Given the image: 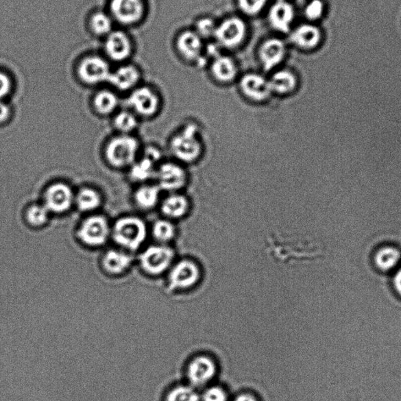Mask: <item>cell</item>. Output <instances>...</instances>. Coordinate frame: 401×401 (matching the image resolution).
Returning a JSON list of instances; mask_svg holds the SVG:
<instances>
[{
	"instance_id": "836d02e7",
	"label": "cell",
	"mask_w": 401,
	"mask_h": 401,
	"mask_svg": "<svg viewBox=\"0 0 401 401\" xmlns=\"http://www.w3.org/2000/svg\"><path fill=\"white\" fill-rule=\"evenodd\" d=\"M217 23L210 16H203L197 19L194 30L199 34L203 40H214V36L217 30Z\"/></svg>"
},
{
	"instance_id": "60d3db41",
	"label": "cell",
	"mask_w": 401,
	"mask_h": 401,
	"mask_svg": "<svg viewBox=\"0 0 401 401\" xmlns=\"http://www.w3.org/2000/svg\"><path fill=\"white\" fill-rule=\"evenodd\" d=\"M394 288L397 290L398 293L401 296V269L396 274L393 280Z\"/></svg>"
},
{
	"instance_id": "d590c367",
	"label": "cell",
	"mask_w": 401,
	"mask_h": 401,
	"mask_svg": "<svg viewBox=\"0 0 401 401\" xmlns=\"http://www.w3.org/2000/svg\"><path fill=\"white\" fill-rule=\"evenodd\" d=\"M166 401H199V397L189 387H178L168 393Z\"/></svg>"
},
{
	"instance_id": "484cf974",
	"label": "cell",
	"mask_w": 401,
	"mask_h": 401,
	"mask_svg": "<svg viewBox=\"0 0 401 401\" xmlns=\"http://www.w3.org/2000/svg\"><path fill=\"white\" fill-rule=\"evenodd\" d=\"M161 189L158 186L144 184L139 186L134 193L136 205L144 210H150L155 208L160 199Z\"/></svg>"
},
{
	"instance_id": "ac0fdd59",
	"label": "cell",
	"mask_w": 401,
	"mask_h": 401,
	"mask_svg": "<svg viewBox=\"0 0 401 401\" xmlns=\"http://www.w3.org/2000/svg\"><path fill=\"white\" fill-rule=\"evenodd\" d=\"M104 49L108 57L114 62H124L132 53L130 38L124 32L112 31L106 36Z\"/></svg>"
},
{
	"instance_id": "30bf717a",
	"label": "cell",
	"mask_w": 401,
	"mask_h": 401,
	"mask_svg": "<svg viewBox=\"0 0 401 401\" xmlns=\"http://www.w3.org/2000/svg\"><path fill=\"white\" fill-rule=\"evenodd\" d=\"M239 89L244 97L255 103L266 102L273 95L268 77L257 73H248L241 76Z\"/></svg>"
},
{
	"instance_id": "7bdbcfd3",
	"label": "cell",
	"mask_w": 401,
	"mask_h": 401,
	"mask_svg": "<svg viewBox=\"0 0 401 401\" xmlns=\"http://www.w3.org/2000/svg\"><path fill=\"white\" fill-rule=\"evenodd\" d=\"M276 1H285V0H276Z\"/></svg>"
},
{
	"instance_id": "ab89813d",
	"label": "cell",
	"mask_w": 401,
	"mask_h": 401,
	"mask_svg": "<svg viewBox=\"0 0 401 401\" xmlns=\"http://www.w3.org/2000/svg\"><path fill=\"white\" fill-rule=\"evenodd\" d=\"M10 117V108L7 104L0 101V123H5Z\"/></svg>"
},
{
	"instance_id": "52a82bcc",
	"label": "cell",
	"mask_w": 401,
	"mask_h": 401,
	"mask_svg": "<svg viewBox=\"0 0 401 401\" xmlns=\"http://www.w3.org/2000/svg\"><path fill=\"white\" fill-rule=\"evenodd\" d=\"M287 53V44L281 38L271 37L260 44L258 49V59L263 70L272 73L280 68Z\"/></svg>"
},
{
	"instance_id": "f1b7e54d",
	"label": "cell",
	"mask_w": 401,
	"mask_h": 401,
	"mask_svg": "<svg viewBox=\"0 0 401 401\" xmlns=\"http://www.w3.org/2000/svg\"><path fill=\"white\" fill-rule=\"evenodd\" d=\"M401 259L400 252L393 246H384L376 252L375 263L383 271H388L397 267Z\"/></svg>"
},
{
	"instance_id": "f35d334b",
	"label": "cell",
	"mask_w": 401,
	"mask_h": 401,
	"mask_svg": "<svg viewBox=\"0 0 401 401\" xmlns=\"http://www.w3.org/2000/svg\"><path fill=\"white\" fill-rule=\"evenodd\" d=\"M12 89V82L10 77L0 71V101L7 97Z\"/></svg>"
},
{
	"instance_id": "1f68e13d",
	"label": "cell",
	"mask_w": 401,
	"mask_h": 401,
	"mask_svg": "<svg viewBox=\"0 0 401 401\" xmlns=\"http://www.w3.org/2000/svg\"><path fill=\"white\" fill-rule=\"evenodd\" d=\"M51 215L47 208L43 204H33L27 208L25 219L32 227L40 228L44 226Z\"/></svg>"
},
{
	"instance_id": "8992f818",
	"label": "cell",
	"mask_w": 401,
	"mask_h": 401,
	"mask_svg": "<svg viewBox=\"0 0 401 401\" xmlns=\"http://www.w3.org/2000/svg\"><path fill=\"white\" fill-rule=\"evenodd\" d=\"M75 203V194L71 186L64 182L49 185L44 191L43 203L48 211L53 214L69 212Z\"/></svg>"
},
{
	"instance_id": "2e32d148",
	"label": "cell",
	"mask_w": 401,
	"mask_h": 401,
	"mask_svg": "<svg viewBox=\"0 0 401 401\" xmlns=\"http://www.w3.org/2000/svg\"><path fill=\"white\" fill-rule=\"evenodd\" d=\"M161 158V153L157 148L148 147L143 153L140 159H136L135 162L130 167V177L135 182H146L155 177L157 167L156 165Z\"/></svg>"
},
{
	"instance_id": "d6986e66",
	"label": "cell",
	"mask_w": 401,
	"mask_h": 401,
	"mask_svg": "<svg viewBox=\"0 0 401 401\" xmlns=\"http://www.w3.org/2000/svg\"><path fill=\"white\" fill-rule=\"evenodd\" d=\"M199 268L193 262L183 260L174 267L169 274V282L173 289H189L199 280Z\"/></svg>"
},
{
	"instance_id": "e575fe53",
	"label": "cell",
	"mask_w": 401,
	"mask_h": 401,
	"mask_svg": "<svg viewBox=\"0 0 401 401\" xmlns=\"http://www.w3.org/2000/svg\"><path fill=\"white\" fill-rule=\"evenodd\" d=\"M269 0H237L239 10L245 16L260 14L267 7Z\"/></svg>"
},
{
	"instance_id": "83f0119b",
	"label": "cell",
	"mask_w": 401,
	"mask_h": 401,
	"mask_svg": "<svg viewBox=\"0 0 401 401\" xmlns=\"http://www.w3.org/2000/svg\"><path fill=\"white\" fill-rule=\"evenodd\" d=\"M93 104L97 114L106 117V115L112 114L117 110L119 106V98L112 91L101 90L93 97Z\"/></svg>"
},
{
	"instance_id": "e0dca14e",
	"label": "cell",
	"mask_w": 401,
	"mask_h": 401,
	"mask_svg": "<svg viewBox=\"0 0 401 401\" xmlns=\"http://www.w3.org/2000/svg\"><path fill=\"white\" fill-rule=\"evenodd\" d=\"M210 73L218 84H230L238 78L239 65L236 60L228 55L218 54L210 64Z\"/></svg>"
},
{
	"instance_id": "8d00e7d4",
	"label": "cell",
	"mask_w": 401,
	"mask_h": 401,
	"mask_svg": "<svg viewBox=\"0 0 401 401\" xmlns=\"http://www.w3.org/2000/svg\"><path fill=\"white\" fill-rule=\"evenodd\" d=\"M325 12V3L322 0H310L304 8V15L311 21L320 19Z\"/></svg>"
},
{
	"instance_id": "4316f807",
	"label": "cell",
	"mask_w": 401,
	"mask_h": 401,
	"mask_svg": "<svg viewBox=\"0 0 401 401\" xmlns=\"http://www.w3.org/2000/svg\"><path fill=\"white\" fill-rule=\"evenodd\" d=\"M132 258L124 252L110 250L103 258V266L111 274L123 273L131 265Z\"/></svg>"
},
{
	"instance_id": "ffe728a7",
	"label": "cell",
	"mask_w": 401,
	"mask_h": 401,
	"mask_svg": "<svg viewBox=\"0 0 401 401\" xmlns=\"http://www.w3.org/2000/svg\"><path fill=\"white\" fill-rule=\"evenodd\" d=\"M293 45L303 51H311L317 47L321 38L319 27L312 23H304L294 27L289 32Z\"/></svg>"
},
{
	"instance_id": "4fadbf2b",
	"label": "cell",
	"mask_w": 401,
	"mask_h": 401,
	"mask_svg": "<svg viewBox=\"0 0 401 401\" xmlns=\"http://www.w3.org/2000/svg\"><path fill=\"white\" fill-rule=\"evenodd\" d=\"M204 42L194 29H186L179 33L175 40V48L183 59L199 64L204 55Z\"/></svg>"
},
{
	"instance_id": "6da1fadb",
	"label": "cell",
	"mask_w": 401,
	"mask_h": 401,
	"mask_svg": "<svg viewBox=\"0 0 401 401\" xmlns=\"http://www.w3.org/2000/svg\"><path fill=\"white\" fill-rule=\"evenodd\" d=\"M170 151L181 162L189 164L199 160L203 153V145L197 126L188 124L175 134L170 141Z\"/></svg>"
},
{
	"instance_id": "d6a6232c",
	"label": "cell",
	"mask_w": 401,
	"mask_h": 401,
	"mask_svg": "<svg viewBox=\"0 0 401 401\" xmlns=\"http://www.w3.org/2000/svg\"><path fill=\"white\" fill-rule=\"evenodd\" d=\"M113 125L121 134H130L136 129L138 120L134 112L122 111L115 115Z\"/></svg>"
},
{
	"instance_id": "f546056e",
	"label": "cell",
	"mask_w": 401,
	"mask_h": 401,
	"mask_svg": "<svg viewBox=\"0 0 401 401\" xmlns=\"http://www.w3.org/2000/svg\"><path fill=\"white\" fill-rule=\"evenodd\" d=\"M90 26L93 34L97 36H108L113 31V20L112 16L106 13L96 12L90 18Z\"/></svg>"
},
{
	"instance_id": "5bb4252c",
	"label": "cell",
	"mask_w": 401,
	"mask_h": 401,
	"mask_svg": "<svg viewBox=\"0 0 401 401\" xmlns=\"http://www.w3.org/2000/svg\"><path fill=\"white\" fill-rule=\"evenodd\" d=\"M174 257L173 251L165 245L149 247L141 256L143 268L149 274H159L171 265Z\"/></svg>"
},
{
	"instance_id": "cb8c5ba5",
	"label": "cell",
	"mask_w": 401,
	"mask_h": 401,
	"mask_svg": "<svg viewBox=\"0 0 401 401\" xmlns=\"http://www.w3.org/2000/svg\"><path fill=\"white\" fill-rule=\"evenodd\" d=\"M140 79L138 69L134 65H123L112 71L108 82L119 90L127 91L134 90Z\"/></svg>"
},
{
	"instance_id": "d4e9b609",
	"label": "cell",
	"mask_w": 401,
	"mask_h": 401,
	"mask_svg": "<svg viewBox=\"0 0 401 401\" xmlns=\"http://www.w3.org/2000/svg\"><path fill=\"white\" fill-rule=\"evenodd\" d=\"M102 204L100 192L90 186H84L75 194V203L77 208L84 213L95 212Z\"/></svg>"
},
{
	"instance_id": "44dd1931",
	"label": "cell",
	"mask_w": 401,
	"mask_h": 401,
	"mask_svg": "<svg viewBox=\"0 0 401 401\" xmlns=\"http://www.w3.org/2000/svg\"><path fill=\"white\" fill-rule=\"evenodd\" d=\"M273 95L288 96L292 95L299 86L297 75L293 70L279 68L268 77Z\"/></svg>"
},
{
	"instance_id": "3957f363",
	"label": "cell",
	"mask_w": 401,
	"mask_h": 401,
	"mask_svg": "<svg viewBox=\"0 0 401 401\" xmlns=\"http://www.w3.org/2000/svg\"><path fill=\"white\" fill-rule=\"evenodd\" d=\"M112 235L115 243L124 248L136 250L145 243L147 235V225L144 219L138 217H123L113 225Z\"/></svg>"
},
{
	"instance_id": "5b68a950",
	"label": "cell",
	"mask_w": 401,
	"mask_h": 401,
	"mask_svg": "<svg viewBox=\"0 0 401 401\" xmlns=\"http://www.w3.org/2000/svg\"><path fill=\"white\" fill-rule=\"evenodd\" d=\"M111 234L108 219L100 214L86 217L77 230V236L82 243L91 247L106 244Z\"/></svg>"
},
{
	"instance_id": "9a60e30c",
	"label": "cell",
	"mask_w": 401,
	"mask_h": 401,
	"mask_svg": "<svg viewBox=\"0 0 401 401\" xmlns=\"http://www.w3.org/2000/svg\"><path fill=\"white\" fill-rule=\"evenodd\" d=\"M295 10L293 5L285 1H276L268 9L267 21L274 30L287 34L293 29Z\"/></svg>"
},
{
	"instance_id": "603a6c76",
	"label": "cell",
	"mask_w": 401,
	"mask_h": 401,
	"mask_svg": "<svg viewBox=\"0 0 401 401\" xmlns=\"http://www.w3.org/2000/svg\"><path fill=\"white\" fill-rule=\"evenodd\" d=\"M215 363L206 356H199L192 361L188 369L190 382L195 386H202L216 375Z\"/></svg>"
},
{
	"instance_id": "7c38bea8",
	"label": "cell",
	"mask_w": 401,
	"mask_h": 401,
	"mask_svg": "<svg viewBox=\"0 0 401 401\" xmlns=\"http://www.w3.org/2000/svg\"><path fill=\"white\" fill-rule=\"evenodd\" d=\"M110 10L112 18L124 25L138 23L145 13L144 0H112Z\"/></svg>"
},
{
	"instance_id": "4dcf8cb0",
	"label": "cell",
	"mask_w": 401,
	"mask_h": 401,
	"mask_svg": "<svg viewBox=\"0 0 401 401\" xmlns=\"http://www.w3.org/2000/svg\"><path fill=\"white\" fill-rule=\"evenodd\" d=\"M152 234L159 243H167L172 241L175 235V227L168 219H158L153 224Z\"/></svg>"
},
{
	"instance_id": "74e56055",
	"label": "cell",
	"mask_w": 401,
	"mask_h": 401,
	"mask_svg": "<svg viewBox=\"0 0 401 401\" xmlns=\"http://www.w3.org/2000/svg\"><path fill=\"white\" fill-rule=\"evenodd\" d=\"M203 401H228L227 393L223 389L212 387L207 389L202 397Z\"/></svg>"
},
{
	"instance_id": "ba28073f",
	"label": "cell",
	"mask_w": 401,
	"mask_h": 401,
	"mask_svg": "<svg viewBox=\"0 0 401 401\" xmlns=\"http://www.w3.org/2000/svg\"><path fill=\"white\" fill-rule=\"evenodd\" d=\"M155 178L158 188L169 193L185 188L189 180L188 173L184 167L173 162H164L158 167Z\"/></svg>"
},
{
	"instance_id": "7402d4cb",
	"label": "cell",
	"mask_w": 401,
	"mask_h": 401,
	"mask_svg": "<svg viewBox=\"0 0 401 401\" xmlns=\"http://www.w3.org/2000/svg\"><path fill=\"white\" fill-rule=\"evenodd\" d=\"M191 208L189 197L179 192L170 193L161 203V212L169 221L180 219L188 215Z\"/></svg>"
},
{
	"instance_id": "277c9868",
	"label": "cell",
	"mask_w": 401,
	"mask_h": 401,
	"mask_svg": "<svg viewBox=\"0 0 401 401\" xmlns=\"http://www.w3.org/2000/svg\"><path fill=\"white\" fill-rule=\"evenodd\" d=\"M249 34L246 21L239 16H230L218 22L214 40L223 49L240 47Z\"/></svg>"
},
{
	"instance_id": "b9f144b4",
	"label": "cell",
	"mask_w": 401,
	"mask_h": 401,
	"mask_svg": "<svg viewBox=\"0 0 401 401\" xmlns=\"http://www.w3.org/2000/svg\"><path fill=\"white\" fill-rule=\"evenodd\" d=\"M235 401H257L254 397L251 396L249 394H241Z\"/></svg>"
},
{
	"instance_id": "8fae6325",
	"label": "cell",
	"mask_w": 401,
	"mask_h": 401,
	"mask_svg": "<svg viewBox=\"0 0 401 401\" xmlns=\"http://www.w3.org/2000/svg\"><path fill=\"white\" fill-rule=\"evenodd\" d=\"M77 73L84 84L97 85L108 82L112 71L106 60L98 56H90L81 60Z\"/></svg>"
},
{
	"instance_id": "9c48e42d",
	"label": "cell",
	"mask_w": 401,
	"mask_h": 401,
	"mask_svg": "<svg viewBox=\"0 0 401 401\" xmlns=\"http://www.w3.org/2000/svg\"><path fill=\"white\" fill-rule=\"evenodd\" d=\"M127 103L136 115L144 118L156 115L161 106L160 97L148 86L136 87L131 92Z\"/></svg>"
},
{
	"instance_id": "7a4b0ae2",
	"label": "cell",
	"mask_w": 401,
	"mask_h": 401,
	"mask_svg": "<svg viewBox=\"0 0 401 401\" xmlns=\"http://www.w3.org/2000/svg\"><path fill=\"white\" fill-rule=\"evenodd\" d=\"M139 150L140 143L134 136L120 134L108 142L104 156L114 168H130L136 160Z\"/></svg>"
}]
</instances>
